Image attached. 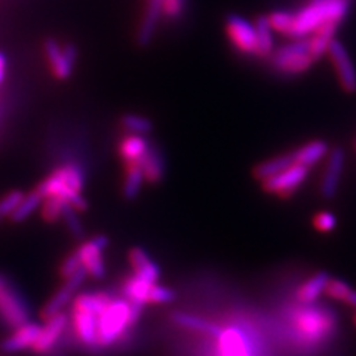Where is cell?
Segmentation results:
<instances>
[{
    "mask_svg": "<svg viewBox=\"0 0 356 356\" xmlns=\"http://www.w3.org/2000/svg\"><path fill=\"white\" fill-rule=\"evenodd\" d=\"M79 211L74 209L70 204H64L63 207V213H61V218L64 220V222L67 225V229L70 230L72 235H74L76 238H82L83 235V226L82 221L79 218Z\"/></svg>",
    "mask_w": 356,
    "mask_h": 356,
    "instance_id": "cell-34",
    "label": "cell"
},
{
    "mask_svg": "<svg viewBox=\"0 0 356 356\" xmlns=\"http://www.w3.org/2000/svg\"><path fill=\"white\" fill-rule=\"evenodd\" d=\"M270 60L275 69L285 74L305 73L315 63L310 52L309 38L296 39L291 43L284 44L270 55Z\"/></svg>",
    "mask_w": 356,
    "mask_h": 356,
    "instance_id": "cell-5",
    "label": "cell"
},
{
    "mask_svg": "<svg viewBox=\"0 0 356 356\" xmlns=\"http://www.w3.org/2000/svg\"><path fill=\"white\" fill-rule=\"evenodd\" d=\"M40 331V325L35 324V322H26L21 327L15 328L14 334L2 343V349L8 353H15L26 349H31L35 344Z\"/></svg>",
    "mask_w": 356,
    "mask_h": 356,
    "instance_id": "cell-17",
    "label": "cell"
},
{
    "mask_svg": "<svg viewBox=\"0 0 356 356\" xmlns=\"http://www.w3.org/2000/svg\"><path fill=\"white\" fill-rule=\"evenodd\" d=\"M129 263L134 275L141 277L144 281L158 282L161 276L159 266L150 259V255L146 251L141 248H132L129 251Z\"/></svg>",
    "mask_w": 356,
    "mask_h": 356,
    "instance_id": "cell-19",
    "label": "cell"
},
{
    "mask_svg": "<svg viewBox=\"0 0 356 356\" xmlns=\"http://www.w3.org/2000/svg\"><path fill=\"white\" fill-rule=\"evenodd\" d=\"M108 239L103 235L95 236L83 242L79 250H77V255H79V260L83 269L88 275H91L95 280H102L106 275V264L103 252L107 248Z\"/></svg>",
    "mask_w": 356,
    "mask_h": 356,
    "instance_id": "cell-11",
    "label": "cell"
},
{
    "mask_svg": "<svg viewBox=\"0 0 356 356\" xmlns=\"http://www.w3.org/2000/svg\"><path fill=\"white\" fill-rule=\"evenodd\" d=\"M350 0H310L293 17L288 36L293 39L309 38L325 22H339L348 15Z\"/></svg>",
    "mask_w": 356,
    "mask_h": 356,
    "instance_id": "cell-3",
    "label": "cell"
},
{
    "mask_svg": "<svg viewBox=\"0 0 356 356\" xmlns=\"http://www.w3.org/2000/svg\"><path fill=\"white\" fill-rule=\"evenodd\" d=\"M344 166V152L340 147H334L328 153V162L321 181V195L325 199H332L337 195L340 178Z\"/></svg>",
    "mask_w": 356,
    "mask_h": 356,
    "instance_id": "cell-15",
    "label": "cell"
},
{
    "mask_svg": "<svg viewBox=\"0 0 356 356\" xmlns=\"http://www.w3.org/2000/svg\"><path fill=\"white\" fill-rule=\"evenodd\" d=\"M327 54L334 69H336L337 79L340 82V86L343 88V91L349 94L356 92V69L348 49L344 48V44L337 39H332Z\"/></svg>",
    "mask_w": 356,
    "mask_h": 356,
    "instance_id": "cell-10",
    "label": "cell"
},
{
    "mask_svg": "<svg viewBox=\"0 0 356 356\" xmlns=\"http://www.w3.org/2000/svg\"><path fill=\"white\" fill-rule=\"evenodd\" d=\"M162 15V5L159 0H149L146 13H144L140 29L137 31V42L140 47H147L152 42L154 30L158 27V22Z\"/></svg>",
    "mask_w": 356,
    "mask_h": 356,
    "instance_id": "cell-20",
    "label": "cell"
},
{
    "mask_svg": "<svg viewBox=\"0 0 356 356\" xmlns=\"http://www.w3.org/2000/svg\"><path fill=\"white\" fill-rule=\"evenodd\" d=\"M5 73H6V57L2 52H0V83H2V81H3Z\"/></svg>",
    "mask_w": 356,
    "mask_h": 356,
    "instance_id": "cell-40",
    "label": "cell"
},
{
    "mask_svg": "<svg viewBox=\"0 0 356 356\" xmlns=\"http://www.w3.org/2000/svg\"><path fill=\"white\" fill-rule=\"evenodd\" d=\"M355 147H356V141H355Z\"/></svg>",
    "mask_w": 356,
    "mask_h": 356,
    "instance_id": "cell-44",
    "label": "cell"
},
{
    "mask_svg": "<svg viewBox=\"0 0 356 356\" xmlns=\"http://www.w3.org/2000/svg\"><path fill=\"white\" fill-rule=\"evenodd\" d=\"M124 294L129 302H136L143 306L149 303H171L175 298L172 289L162 286L158 282L144 281L136 275L127 277V281L124 284Z\"/></svg>",
    "mask_w": 356,
    "mask_h": 356,
    "instance_id": "cell-6",
    "label": "cell"
},
{
    "mask_svg": "<svg viewBox=\"0 0 356 356\" xmlns=\"http://www.w3.org/2000/svg\"><path fill=\"white\" fill-rule=\"evenodd\" d=\"M143 305L128 298H113L97 315V346L107 348L116 343L140 321Z\"/></svg>",
    "mask_w": 356,
    "mask_h": 356,
    "instance_id": "cell-2",
    "label": "cell"
},
{
    "mask_svg": "<svg viewBox=\"0 0 356 356\" xmlns=\"http://www.w3.org/2000/svg\"><path fill=\"white\" fill-rule=\"evenodd\" d=\"M328 280L330 276L325 272H319L312 277H309L307 281H305L297 288V293H296L297 303H303V305L314 303L315 300L325 291Z\"/></svg>",
    "mask_w": 356,
    "mask_h": 356,
    "instance_id": "cell-24",
    "label": "cell"
},
{
    "mask_svg": "<svg viewBox=\"0 0 356 356\" xmlns=\"http://www.w3.org/2000/svg\"><path fill=\"white\" fill-rule=\"evenodd\" d=\"M314 226L319 232H331L336 229L337 226V218L332 213H328V211H322V213H318L314 218Z\"/></svg>",
    "mask_w": 356,
    "mask_h": 356,
    "instance_id": "cell-37",
    "label": "cell"
},
{
    "mask_svg": "<svg viewBox=\"0 0 356 356\" xmlns=\"http://www.w3.org/2000/svg\"><path fill=\"white\" fill-rule=\"evenodd\" d=\"M79 269H82L79 255H77V252H73L70 255H67L65 260L63 261V264L60 267V273H61L64 280H67V277L72 276L74 272H77Z\"/></svg>",
    "mask_w": 356,
    "mask_h": 356,
    "instance_id": "cell-39",
    "label": "cell"
},
{
    "mask_svg": "<svg viewBox=\"0 0 356 356\" xmlns=\"http://www.w3.org/2000/svg\"><path fill=\"white\" fill-rule=\"evenodd\" d=\"M5 286V284H3V281L2 280H0V289H2Z\"/></svg>",
    "mask_w": 356,
    "mask_h": 356,
    "instance_id": "cell-41",
    "label": "cell"
},
{
    "mask_svg": "<svg viewBox=\"0 0 356 356\" xmlns=\"http://www.w3.org/2000/svg\"><path fill=\"white\" fill-rule=\"evenodd\" d=\"M172 319L183 328L197 331V332H204V334H208V336H211V337H217L218 332L221 331V328L218 325L213 324V322L205 321L202 318L191 315V314H183V312L174 314Z\"/></svg>",
    "mask_w": 356,
    "mask_h": 356,
    "instance_id": "cell-28",
    "label": "cell"
},
{
    "mask_svg": "<svg viewBox=\"0 0 356 356\" xmlns=\"http://www.w3.org/2000/svg\"><path fill=\"white\" fill-rule=\"evenodd\" d=\"M216 339L218 356H254L250 337L238 327L221 330Z\"/></svg>",
    "mask_w": 356,
    "mask_h": 356,
    "instance_id": "cell-13",
    "label": "cell"
},
{
    "mask_svg": "<svg viewBox=\"0 0 356 356\" xmlns=\"http://www.w3.org/2000/svg\"><path fill=\"white\" fill-rule=\"evenodd\" d=\"M307 172H309V168H306V166L293 163L282 172L261 181V184H263L264 192L281 196V197H288L303 184V181L307 177Z\"/></svg>",
    "mask_w": 356,
    "mask_h": 356,
    "instance_id": "cell-8",
    "label": "cell"
},
{
    "mask_svg": "<svg viewBox=\"0 0 356 356\" xmlns=\"http://www.w3.org/2000/svg\"><path fill=\"white\" fill-rule=\"evenodd\" d=\"M293 163H296L293 153L276 156V158L264 161V162H261V163L255 166L254 175H255V178H257V180L264 181V180H267V178H270L276 174L282 172L284 170L288 168V166H291Z\"/></svg>",
    "mask_w": 356,
    "mask_h": 356,
    "instance_id": "cell-26",
    "label": "cell"
},
{
    "mask_svg": "<svg viewBox=\"0 0 356 356\" xmlns=\"http://www.w3.org/2000/svg\"><path fill=\"white\" fill-rule=\"evenodd\" d=\"M162 5V14L168 18H178L186 8V0H159Z\"/></svg>",
    "mask_w": 356,
    "mask_h": 356,
    "instance_id": "cell-38",
    "label": "cell"
},
{
    "mask_svg": "<svg viewBox=\"0 0 356 356\" xmlns=\"http://www.w3.org/2000/svg\"><path fill=\"white\" fill-rule=\"evenodd\" d=\"M293 17L294 14L286 13V10H275L270 15H267V19H269L272 30L288 36V31L293 24Z\"/></svg>",
    "mask_w": 356,
    "mask_h": 356,
    "instance_id": "cell-35",
    "label": "cell"
},
{
    "mask_svg": "<svg viewBox=\"0 0 356 356\" xmlns=\"http://www.w3.org/2000/svg\"><path fill=\"white\" fill-rule=\"evenodd\" d=\"M144 180V174L140 165H128L125 166V180L122 186V195L125 199H136L141 191Z\"/></svg>",
    "mask_w": 356,
    "mask_h": 356,
    "instance_id": "cell-29",
    "label": "cell"
},
{
    "mask_svg": "<svg viewBox=\"0 0 356 356\" xmlns=\"http://www.w3.org/2000/svg\"><path fill=\"white\" fill-rule=\"evenodd\" d=\"M24 192L21 191H13L6 193L2 199H0V216L2 217H9L17 209L19 202L24 197Z\"/></svg>",
    "mask_w": 356,
    "mask_h": 356,
    "instance_id": "cell-36",
    "label": "cell"
},
{
    "mask_svg": "<svg viewBox=\"0 0 356 356\" xmlns=\"http://www.w3.org/2000/svg\"><path fill=\"white\" fill-rule=\"evenodd\" d=\"M339 27V22H325L324 26H321L316 31H314L309 38L310 42V52L312 57L318 61L322 55L328 52L330 43L332 42L334 36H336V31Z\"/></svg>",
    "mask_w": 356,
    "mask_h": 356,
    "instance_id": "cell-25",
    "label": "cell"
},
{
    "mask_svg": "<svg viewBox=\"0 0 356 356\" xmlns=\"http://www.w3.org/2000/svg\"><path fill=\"white\" fill-rule=\"evenodd\" d=\"M255 36H257V51L255 55L261 58L270 57L273 54V30L267 17H259L254 22Z\"/></svg>",
    "mask_w": 356,
    "mask_h": 356,
    "instance_id": "cell-27",
    "label": "cell"
},
{
    "mask_svg": "<svg viewBox=\"0 0 356 356\" xmlns=\"http://www.w3.org/2000/svg\"><path fill=\"white\" fill-rule=\"evenodd\" d=\"M64 204L65 202H64V200H61L60 197H55V196L43 197L42 205H40L43 220L48 221V222H57L61 218Z\"/></svg>",
    "mask_w": 356,
    "mask_h": 356,
    "instance_id": "cell-33",
    "label": "cell"
},
{
    "mask_svg": "<svg viewBox=\"0 0 356 356\" xmlns=\"http://www.w3.org/2000/svg\"><path fill=\"white\" fill-rule=\"evenodd\" d=\"M67 322H69L67 321V316L61 314V312L57 315L48 318L47 322H44V325L40 327L39 336L35 344L31 346V350L39 355H43L48 350H51L55 346V343H57L58 339L61 337V334L64 332Z\"/></svg>",
    "mask_w": 356,
    "mask_h": 356,
    "instance_id": "cell-16",
    "label": "cell"
},
{
    "mask_svg": "<svg viewBox=\"0 0 356 356\" xmlns=\"http://www.w3.org/2000/svg\"><path fill=\"white\" fill-rule=\"evenodd\" d=\"M353 321H355V325H356V314H355V316H353Z\"/></svg>",
    "mask_w": 356,
    "mask_h": 356,
    "instance_id": "cell-42",
    "label": "cell"
},
{
    "mask_svg": "<svg viewBox=\"0 0 356 356\" xmlns=\"http://www.w3.org/2000/svg\"><path fill=\"white\" fill-rule=\"evenodd\" d=\"M288 324L291 339L298 349L315 350L331 340L337 322L328 309L312 303H298L289 310Z\"/></svg>",
    "mask_w": 356,
    "mask_h": 356,
    "instance_id": "cell-1",
    "label": "cell"
},
{
    "mask_svg": "<svg viewBox=\"0 0 356 356\" xmlns=\"http://www.w3.org/2000/svg\"><path fill=\"white\" fill-rule=\"evenodd\" d=\"M328 297L334 298V300H339L341 303H346L348 306H352L356 309V291L340 280H328V284L325 286V291H324Z\"/></svg>",
    "mask_w": 356,
    "mask_h": 356,
    "instance_id": "cell-31",
    "label": "cell"
},
{
    "mask_svg": "<svg viewBox=\"0 0 356 356\" xmlns=\"http://www.w3.org/2000/svg\"><path fill=\"white\" fill-rule=\"evenodd\" d=\"M2 218H3V217H2V216H0V220H2Z\"/></svg>",
    "mask_w": 356,
    "mask_h": 356,
    "instance_id": "cell-43",
    "label": "cell"
},
{
    "mask_svg": "<svg viewBox=\"0 0 356 356\" xmlns=\"http://www.w3.org/2000/svg\"><path fill=\"white\" fill-rule=\"evenodd\" d=\"M0 318L10 328H18L29 322V310L24 300L6 285L0 289Z\"/></svg>",
    "mask_w": 356,
    "mask_h": 356,
    "instance_id": "cell-14",
    "label": "cell"
},
{
    "mask_svg": "<svg viewBox=\"0 0 356 356\" xmlns=\"http://www.w3.org/2000/svg\"><path fill=\"white\" fill-rule=\"evenodd\" d=\"M330 147L328 143L324 140H314L296 152H293L294 156V162L298 165H303L306 168H310V166L316 165L319 161H322L328 156Z\"/></svg>",
    "mask_w": 356,
    "mask_h": 356,
    "instance_id": "cell-23",
    "label": "cell"
},
{
    "mask_svg": "<svg viewBox=\"0 0 356 356\" xmlns=\"http://www.w3.org/2000/svg\"><path fill=\"white\" fill-rule=\"evenodd\" d=\"M140 166H141L143 174H144V180L150 184L159 183L165 177L166 166H165L163 154L158 147L152 146V144H150L149 150L146 152V154L143 156Z\"/></svg>",
    "mask_w": 356,
    "mask_h": 356,
    "instance_id": "cell-21",
    "label": "cell"
},
{
    "mask_svg": "<svg viewBox=\"0 0 356 356\" xmlns=\"http://www.w3.org/2000/svg\"><path fill=\"white\" fill-rule=\"evenodd\" d=\"M122 128L128 131V134H137V136H147L153 129L152 120L146 116H141L137 113H128L120 120Z\"/></svg>",
    "mask_w": 356,
    "mask_h": 356,
    "instance_id": "cell-32",
    "label": "cell"
},
{
    "mask_svg": "<svg viewBox=\"0 0 356 356\" xmlns=\"http://www.w3.org/2000/svg\"><path fill=\"white\" fill-rule=\"evenodd\" d=\"M43 51L52 74L58 81L69 79L77 60V49L73 44H64L63 47L58 40L48 39L44 40Z\"/></svg>",
    "mask_w": 356,
    "mask_h": 356,
    "instance_id": "cell-7",
    "label": "cell"
},
{
    "mask_svg": "<svg viewBox=\"0 0 356 356\" xmlns=\"http://www.w3.org/2000/svg\"><path fill=\"white\" fill-rule=\"evenodd\" d=\"M227 38L239 52L247 55H255L257 51V36L252 22L241 15L232 14L226 18Z\"/></svg>",
    "mask_w": 356,
    "mask_h": 356,
    "instance_id": "cell-9",
    "label": "cell"
},
{
    "mask_svg": "<svg viewBox=\"0 0 356 356\" xmlns=\"http://www.w3.org/2000/svg\"><path fill=\"white\" fill-rule=\"evenodd\" d=\"M73 328L85 346H97V315L73 310Z\"/></svg>",
    "mask_w": 356,
    "mask_h": 356,
    "instance_id": "cell-22",
    "label": "cell"
},
{
    "mask_svg": "<svg viewBox=\"0 0 356 356\" xmlns=\"http://www.w3.org/2000/svg\"><path fill=\"white\" fill-rule=\"evenodd\" d=\"M150 147V143L146 136H137V134H128L120 140L119 154L124 161L125 166L128 165H140L143 156Z\"/></svg>",
    "mask_w": 356,
    "mask_h": 356,
    "instance_id": "cell-18",
    "label": "cell"
},
{
    "mask_svg": "<svg viewBox=\"0 0 356 356\" xmlns=\"http://www.w3.org/2000/svg\"><path fill=\"white\" fill-rule=\"evenodd\" d=\"M86 270L79 269L77 272H74L72 276H69L65 280V284L58 289L57 293L52 296V298L49 302L44 305L43 310H42V318L47 321L48 318L60 314V312L72 302V298L74 297V294L77 293V289L82 286V284L86 280Z\"/></svg>",
    "mask_w": 356,
    "mask_h": 356,
    "instance_id": "cell-12",
    "label": "cell"
},
{
    "mask_svg": "<svg viewBox=\"0 0 356 356\" xmlns=\"http://www.w3.org/2000/svg\"><path fill=\"white\" fill-rule=\"evenodd\" d=\"M42 200H43V197L38 193V191H33V192L24 195V197H22L17 209L9 216L10 221H14V222L26 221L38 208H40Z\"/></svg>",
    "mask_w": 356,
    "mask_h": 356,
    "instance_id": "cell-30",
    "label": "cell"
},
{
    "mask_svg": "<svg viewBox=\"0 0 356 356\" xmlns=\"http://www.w3.org/2000/svg\"><path fill=\"white\" fill-rule=\"evenodd\" d=\"M83 184L85 178L79 166L65 165L55 170L48 178H44L36 191L42 197H60L82 213L88 208L86 199L82 195Z\"/></svg>",
    "mask_w": 356,
    "mask_h": 356,
    "instance_id": "cell-4",
    "label": "cell"
}]
</instances>
